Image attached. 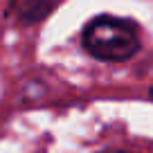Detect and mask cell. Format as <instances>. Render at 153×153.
Instances as JSON below:
<instances>
[{"instance_id": "obj_1", "label": "cell", "mask_w": 153, "mask_h": 153, "mask_svg": "<svg viewBox=\"0 0 153 153\" xmlns=\"http://www.w3.org/2000/svg\"><path fill=\"white\" fill-rule=\"evenodd\" d=\"M83 48L101 61H126L140 50V36L133 23L115 16H97L83 29Z\"/></svg>"}, {"instance_id": "obj_2", "label": "cell", "mask_w": 153, "mask_h": 153, "mask_svg": "<svg viewBox=\"0 0 153 153\" xmlns=\"http://www.w3.org/2000/svg\"><path fill=\"white\" fill-rule=\"evenodd\" d=\"M56 0H14L11 11L18 16L23 23H36L38 18H43L52 11Z\"/></svg>"}, {"instance_id": "obj_3", "label": "cell", "mask_w": 153, "mask_h": 153, "mask_svg": "<svg viewBox=\"0 0 153 153\" xmlns=\"http://www.w3.org/2000/svg\"><path fill=\"white\" fill-rule=\"evenodd\" d=\"M104 153H128V151H104Z\"/></svg>"}, {"instance_id": "obj_4", "label": "cell", "mask_w": 153, "mask_h": 153, "mask_svg": "<svg viewBox=\"0 0 153 153\" xmlns=\"http://www.w3.org/2000/svg\"><path fill=\"white\" fill-rule=\"evenodd\" d=\"M149 92H151V99H153V88H151V90H149Z\"/></svg>"}]
</instances>
